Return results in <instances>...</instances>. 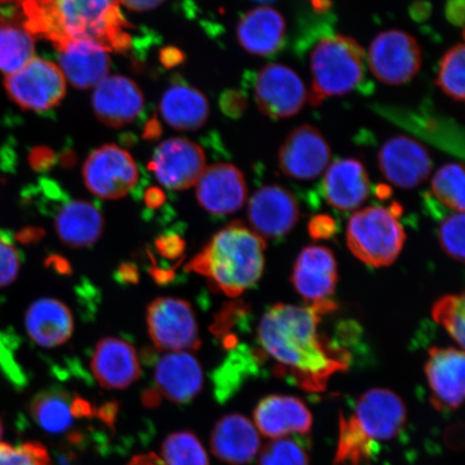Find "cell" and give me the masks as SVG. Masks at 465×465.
I'll use <instances>...</instances> for the list:
<instances>
[{"instance_id": "obj_1", "label": "cell", "mask_w": 465, "mask_h": 465, "mask_svg": "<svg viewBox=\"0 0 465 465\" xmlns=\"http://www.w3.org/2000/svg\"><path fill=\"white\" fill-rule=\"evenodd\" d=\"M336 310L333 301L305 307L277 304L262 317L259 358L274 362V373L308 392H322L331 377L345 371L351 356L320 333L322 317Z\"/></svg>"}, {"instance_id": "obj_2", "label": "cell", "mask_w": 465, "mask_h": 465, "mask_svg": "<svg viewBox=\"0 0 465 465\" xmlns=\"http://www.w3.org/2000/svg\"><path fill=\"white\" fill-rule=\"evenodd\" d=\"M119 0H22L23 23L34 37L55 46L72 39H87L109 51L125 50L129 27Z\"/></svg>"}, {"instance_id": "obj_3", "label": "cell", "mask_w": 465, "mask_h": 465, "mask_svg": "<svg viewBox=\"0 0 465 465\" xmlns=\"http://www.w3.org/2000/svg\"><path fill=\"white\" fill-rule=\"evenodd\" d=\"M265 249L264 238L234 223L218 232L188 267L207 277L220 292L236 298L263 275Z\"/></svg>"}, {"instance_id": "obj_4", "label": "cell", "mask_w": 465, "mask_h": 465, "mask_svg": "<svg viewBox=\"0 0 465 465\" xmlns=\"http://www.w3.org/2000/svg\"><path fill=\"white\" fill-rule=\"evenodd\" d=\"M406 420V406L397 393L382 388L366 391L351 416H341L335 464H368L374 447L397 438Z\"/></svg>"}, {"instance_id": "obj_5", "label": "cell", "mask_w": 465, "mask_h": 465, "mask_svg": "<svg viewBox=\"0 0 465 465\" xmlns=\"http://www.w3.org/2000/svg\"><path fill=\"white\" fill-rule=\"evenodd\" d=\"M364 61V50L351 37L335 35L320 40L311 55V104L318 106L356 89L363 79Z\"/></svg>"}, {"instance_id": "obj_6", "label": "cell", "mask_w": 465, "mask_h": 465, "mask_svg": "<svg viewBox=\"0 0 465 465\" xmlns=\"http://www.w3.org/2000/svg\"><path fill=\"white\" fill-rule=\"evenodd\" d=\"M397 206H371L353 213L349 220L347 245L364 264L389 266L402 252L406 234L398 219Z\"/></svg>"}, {"instance_id": "obj_7", "label": "cell", "mask_w": 465, "mask_h": 465, "mask_svg": "<svg viewBox=\"0 0 465 465\" xmlns=\"http://www.w3.org/2000/svg\"><path fill=\"white\" fill-rule=\"evenodd\" d=\"M66 83L56 64L34 57L19 71L5 75L4 85L17 106L45 113L62 102L66 94Z\"/></svg>"}, {"instance_id": "obj_8", "label": "cell", "mask_w": 465, "mask_h": 465, "mask_svg": "<svg viewBox=\"0 0 465 465\" xmlns=\"http://www.w3.org/2000/svg\"><path fill=\"white\" fill-rule=\"evenodd\" d=\"M150 339L163 351H197L201 347L199 324L193 308L182 299L159 298L147 312Z\"/></svg>"}, {"instance_id": "obj_9", "label": "cell", "mask_w": 465, "mask_h": 465, "mask_svg": "<svg viewBox=\"0 0 465 465\" xmlns=\"http://www.w3.org/2000/svg\"><path fill=\"white\" fill-rule=\"evenodd\" d=\"M84 183L102 200H119L135 187L139 172L135 160L115 144H104L87 156L83 168Z\"/></svg>"}, {"instance_id": "obj_10", "label": "cell", "mask_w": 465, "mask_h": 465, "mask_svg": "<svg viewBox=\"0 0 465 465\" xmlns=\"http://www.w3.org/2000/svg\"><path fill=\"white\" fill-rule=\"evenodd\" d=\"M422 52L417 39L409 33L391 29L371 42L369 66L375 77L388 85H402L420 72Z\"/></svg>"}, {"instance_id": "obj_11", "label": "cell", "mask_w": 465, "mask_h": 465, "mask_svg": "<svg viewBox=\"0 0 465 465\" xmlns=\"http://www.w3.org/2000/svg\"><path fill=\"white\" fill-rule=\"evenodd\" d=\"M254 94L260 112L272 119L298 114L308 96L300 75L282 64L262 68L255 81Z\"/></svg>"}, {"instance_id": "obj_12", "label": "cell", "mask_w": 465, "mask_h": 465, "mask_svg": "<svg viewBox=\"0 0 465 465\" xmlns=\"http://www.w3.org/2000/svg\"><path fill=\"white\" fill-rule=\"evenodd\" d=\"M206 167V155L200 145L182 137L161 143L150 163L156 180L174 191L193 187Z\"/></svg>"}, {"instance_id": "obj_13", "label": "cell", "mask_w": 465, "mask_h": 465, "mask_svg": "<svg viewBox=\"0 0 465 465\" xmlns=\"http://www.w3.org/2000/svg\"><path fill=\"white\" fill-rule=\"evenodd\" d=\"M380 170L389 183L400 189H414L426 182L432 159L424 145L409 136H394L378 153Z\"/></svg>"}, {"instance_id": "obj_14", "label": "cell", "mask_w": 465, "mask_h": 465, "mask_svg": "<svg viewBox=\"0 0 465 465\" xmlns=\"http://www.w3.org/2000/svg\"><path fill=\"white\" fill-rule=\"evenodd\" d=\"M331 148L320 131L304 124L291 132L278 153L279 167L290 178L316 179L328 167Z\"/></svg>"}, {"instance_id": "obj_15", "label": "cell", "mask_w": 465, "mask_h": 465, "mask_svg": "<svg viewBox=\"0 0 465 465\" xmlns=\"http://www.w3.org/2000/svg\"><path fill=\"white\" fill-rule=\"evenodd\" d=\"M248 218L252 231L262 238H282L298 223L299 203L287 189L265 185L250 199Z\"/></svg>"}, {"instance_id": "obj_16", "label": "cell", "mask_w": 465, "mask_h": 465, "mask_svg": "<svg viewBox=\"0 0 465 465\" xmlns=\"http://www.w3.org/2000/svg\"><path fill=\"white\" fill-rule=\"evenodd\" d=\"M195 185L200 205L214 216H228L245 205L246 179L235 165L229 163L206 167Z\"/></svg>"}, {"instance_id": "obj_17", "label": "cell", "mask_w": 465, "mask_h": 465, "mask_svg": "<svg viewBox=\"0 0 465 465\" xmlns=\"http://www.w3.org/2000/svg\"><path fill=\"white\" fill-rule=\"evenodd\" d=\"M464 353L456 348L430 349L426 375L431 403L440 411L459 409L464 399Z\"/></svg>"}, {"instance_id": "obj_18", "label": "cell", "mask_w": 465, "mask_h": 465, "mask_svg": "<svg viewBox=\"0 0 465 465\" xmlns=\"http://www.w3.org/2000/svg\"><path fill=\"white\" fill-rule=\"evenodd\" d=\"M92 106L102 124L121 127L137 119L144 106V96L132 79L119 74L108 75L95 87Z\"/></svg>"}, {"instance_id": "obj_19", "label": "cell", "mask_w": 465, "mask_h": 465, "mask_svg": "<svg viewBox=\"0 0 465 465\" xmlns=\"http://www.w3.org/2000/svg\"><path fill=\"white\" fill-rule=\"evenodd\" d=\"M60 69L66 81L77 89L96 87L110 71L109 50L87 39H72L56 46Z\"/></svg>"}, {"instance_id": "obj_20", "label": "cell", "mask_w": 465, "mask_h": 465, "mask_svg": "<svg viewBox=\"0 0 465 465\" xmlns=\"http://www.w3.org/2000/svg\"><path fill=\"white\" fill-rule=\"evenodd\" d=\"M91 370L97 382L110 391L129 388L142 374L136 349L116 337H104L97 342Z\"/></svg>"}, {"instance_id": "obj_21", "label": "cell", "mask_w": 465, "mask_h": 465, "mask_svg": "<svg viewBox=\"0 0 465 465\" xmlns=\"http://www.w3.org/2000/svg\"><path fill=\"white\" fill-rule=\"evenodd\" d=\"M292 283L307 305L330 301L337 283L333 252L322 246L305 248L295 262Z\"/></svg>"}, {"instance_id": "obj_22", "label": "cell", "mask_w": 465, "mask_h": 465, "mask_svg": "<svg viewBox=\"0 0 465 465\" xmlns=\"http://www.w3.org/2000/svg\"><path fill=\"white\" fill-rule=\"evenodd\" d=\"M154 381L160 393L171 402L187 404L202 391V365L188 351L166 353L155 364Z\"/></svg>"}, {"instance_id": "obj_23", "label": "cell", "mask_w": 465, "mask_h": 465, "mask_svg": "<svg viewBox=\"0 0 465 465\" xmlns=\"http://www.w3.org/2000/svg\"><path fill=\"white\" fill-rule=\"evenodd\" d=\"M254 426L265 438H286L306 434L312 427V416L300 399L288 395H270L262 399L254 410Z\"/></svg>"}, {"instance_id": "obj_24", "label": "cell", "mask_w": 465, "mask_h": 465, "mask_svg": "<svg viewBox=\"0 0 465 465\" xmlns=\"http://www.w3.org/2000/svg\"><path fill=\"white\" fill-rule=\"evenodd\" d=\"M212 450L220 461L229 465H246L261 450L258 429L240 414L226 415L216 423L211 439Z\"/></svg>"}, {"instance_id": "obj_25", "label": "cell", "mask_w": 465, "mask_h": 465, "mask_svg": "<svg viewBox=\"0 0 465 465\" xmlns=\"http://www.w3.org/2000/svg\"><path fill=\"white\" fill-rule=\"evenodd\" d=\"M322 187L329 205L344 212L361 206L371 191L368 172L356 159H341L331 164Z\"/></svg>"}, {"instance_id": "obj_26", "label": "cell", "mask_w": 465, "mask_h": 465, "mask_svg": "<svg viewBox=\"0 0 465 465\" xmlns=\"http://www.w3.org/2000/svg\"><path fill=\"white\" fill-rule=\"evenodd\" d=\"M286 29V21L279 11L269 5H261L242 17L236 35L238 43L248 54L266 56L282 48Z\"/></svg>"}, {"instance_id": "obj_27", "label": "cell", "mask_w": 465, "mask_h": 465, "mask_svg": "<svg viewBox=\"0 0 465 465\" xmlns=\"http://www.w3.org/2000/svg\"><path fill=\"white\" fill-rule=\"evenodd\" d=\"M25 328L28 336L37 345L44 348L61 346L73 335V312L61 301L51 298L40 299L28 307Z\"/></svg>"}, {"instance_id": "obj_28", "label": "cell", "mask_w": 465, "mask_h": 465, "mask_svg": "<svg viewBox=\"0 0 465 465\" xmlns=\"http://www.w3.org/2000/svg\"><path fill=\"white\" fill-rule=\"evenodd\" d=\"M54 228L63 243L72 248L94 245L103 235L104 220L100 209L84 200L69 201L60 208Z\"/></svg>"}, {"instance_id": "obj_29", "label": "cell", "mask_w": 465, "mask_h": 465, "mask_svg": "<svg viewBox=\"0 0 465 465\" xmlns=\"http://www.w3.org/2000/svg\"><path fill=\"white\" fill-rule=\"evenodd\" d=\"M160 112L168 125L178 131H195L206 124L209 103L205 95L193 86L176 84L164 92Z\"/></svg>"}, {"instance_id": "obj_30", "label": "cell", "mask_w": 465, "mask_h": 465, "mask_svg": "<svg viewBox=\"0 0 465 465\" xmlns=\"http://www.w3.org/2000/svg\"><path fill=\"white\" fill-rule=\"evenodd\" d=\"M35 37L23 20L11 13L0 15V73L14 74L34 58Z\"/></svg>"}, {"instance_id": "obj_31", "label": "cell", "mask_w": 465, "mask_h": 465, "mask_svg": "<svg viewBox=\"0 0 465 465\" xmlns=\"http://www.w3.org/2000/svg\"><path fill=\"white\" fill-rule=\"evenodd\" d=\"M31 414L40 428L52 434L68 432L79 418L74 399L56 388L42 391L33 399Z\"/></svg>"}, {"instance_id": "obj_32", "label": "cell", "mask_w": 465, "mask_h": 465, "mask_svg": "<svg viewBox=\"0 0 465 465\" xmlns=\"http://www.w3.org/2000/svg\"><path fill=\"white\" fill-rule=\"evenodd\" d=\"M432 195L441 206L464 213V170L462 164L450 163L440 167L431 183Z\"/></svg>"}, {"instance_id": "obj_33", "label": "cell", "mask_w": 465, "mask_h": 465, "mask_svg": "<svg viewBox=\"0 0 465 465\" xmlns=\"http://www.w3.org/2000/svg\"><path fill=\"white\" fill-rule=\"evenodd\" d=\"M162 455L166 465H209L201 440L189 431L168 435L162 445Z\"/></svg>"}, {"instance_id": "obj_34", "label": "cell", "mask_w": 465, "mask_h": 465, "mask_svg": "<svg viewBox=\"0 0 465 465\" xmlns=\"http://www.w3.org/2000/svg\"><path fill=\"white\" fill-rule=\"evenodd\" d=\"M464 55L463 44H457L441 57L436 84L453 101H464Z\"/></svg>"}, {"instance_id": "obj_35", "label": "cell", "mask_w": 465, "mask_h": 465, "mask_svg": "<svg viewBox=\"0 0 465 465\" xmlns=\"http://www.w3.org/2000/svg\"><path fill=\"white\" fill-rule=\"evenodd\" d=\"M464 295H446L432 308V317L461 348L464 347Z\"/></svg>"}, {"instance_id": "obj_36", "label": "cell", "mask_w": 465, "mask_h": 465, "mask_svg": "<svg viewBox=\"0 0 465 465\" xmlns=\"http://www.w3.org/2000/svg\"><path fill=\"white\" fill-rule=\"evenodd\" d=\"M259 465H310V457L298 441L282 438L272 440L263 447Z\"/></svg>"}, {"instance_id": "obj_37", "label": "cell", "mask_w": 465, "mask_h": 465, "mask_svg": "<svg viewBox=\"0 0 465 465\" xmlns=\"http://www.w3.org/2000/svg\"><path fill=\"white\" fill-rule=\"evenodd\" d=\"M0 465H51L48 450L38 441L0 443Z\"/></svg>"}, {"instance_id": "obj_38", "label": "cell", "mask_w": 465, "mask_h": 465, "mask_svg": "<svg viewBox=\"0 0 465 465\" xmlns=\"http://www.w3.org/2000/svg\"><path fill=\"white\" fill-rule=\"evenodd\" d=\"M440 247L451 259L464 261V213H455L440 225Z\"/></svg>"}, {"instance_id": "obj_39", "label": "cell", "mask_w": 465, "mask_h": 465, "mask_svg": "<svg viewBox=\"0 0 465 465\" xmlns=\"http://www.w3.org/2000/svg\"><path fill=\"white\" fill-rule=\"evenodd\" d=\"M21 270L19 252L7 238L0 235V289L15 282Z\"/></svg>"}, {"instance_id": "obj_40", "label": "cell", "mask_w": 465, "mask_h": 465, "mask_svg": "<svg viewBox=\"0 0 465 465\" xmlns=\"http://www.w3.org/2000/svg\"><path fill=\"white\" fill-rule=\"evenodd\" d=\"M159 252L167 258H176L182 254L183 250V242L178 236H163L156 242Z\"/></svg>"}, {"instance_id": "obj_41", "label": "cell", "mask_w": 465, "mask_h": 465, "mask_svg": "<svg viewBox=\"0 0 465 465\" xmlns=\"http://www.w3.org/2000/svg\"><path fill=\"white\" fill-rule=\"evenodd\" d=\"M310 232L312 237L329 238L335 232L334 221L327 216H319L312 221Z\"/></svg>"}, {"instance_id": "obj_42", "label": "cell", "mask_w": 465, "mask_h": 465, "mask_svg": "<svg viewBox=\"0 0 465 465\" xmlns=\"http://www.w3.org/2000/svg\"><path fill=\"white\" fill-rule=\"evenodd\" d=\"M165 0H119V3L134 11H148L158 8Z\"/></svg>"}, {"instance_id": "obj_43", "label": "cell", "mask_w": 465, "mask_h": 465, "mask_svg": "<svg viewBox=\"0 0 465 465\" xmlns=\"http://www.w3.org/2000/svg\"><path fill=\"white\" fill-rule=\"evenodd\" d=\"M129 465H166V463L155 453H145V455L134 457Z\"/></svg>"}, {"instance_id": "obj_44", "label": "cell", "mask_w": 465, "mask_h": 465, "mask_svg": "<svg viewBox=\"0 0 465 465\" xmlns=\"http://www.w3.org/2000/svg\"><path fill=\"white\" fill-rule=\"evenodd\" d=\"M163 202V194L161 193L159 196L156 195H148L147 196V203L150 206L156 207L159 206L160 203Z\"/></svg>"}, {"instance_id": "obj_45", "label": "cell", "mask_w": 465, "mask_h": 465, "mask_svg": "<svg viewBox=\"0 0 465 465\" xmlns=\"http://www.w3.org/2000/svg\"><path fill=\"white\" fill-rule=\"evenodd\" d=\"M3 432H4L3 421H2V420H0V439H2Z\"/></svg>"}, {"instance_id": "obj_46", "label": "cell", "mask_w": 465, "mask_h": 465, "mask_svg": "<svg viewBox=\"0 0 465 465\" xmlns=\"http://www.w3.org/2000/svg\"><path fill=\"white\" fill-rule=\"evenodd\" d=\"M254 2H259V3H272V2H275V0H254Z\"/></svg>"}]
</instances>
